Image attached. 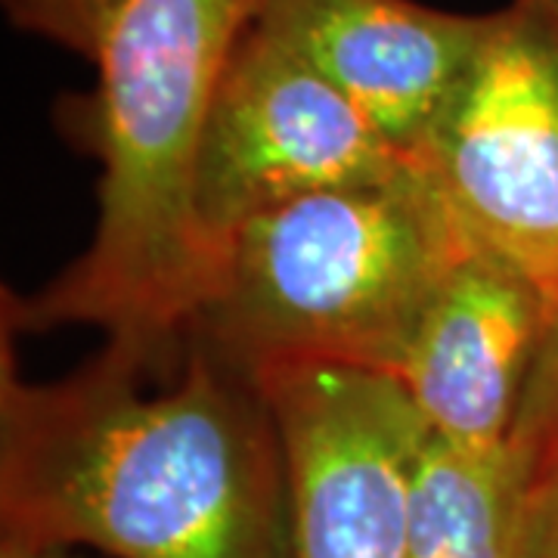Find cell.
<instances>
[{
	"label": "cell",
	"mask_w": 558,
	"mask_h": 558,
	"mask_svg": "<svg viewBox=\"0 0 558 558\" xmlns=\"http://www.w3.org/2000/svg\"><path fill=\"white\" fill-rule=\"evenodd\" d=\"M0 558H84L65 546H38V549H0Z\"/></svg>",
	"instance_id": "cell-13"
},
{
	"label": "cell",
	"mask_w": 558,
	"mask_h": 558,
	"mask_svg": "<svg viewBox=\"0 0 558 558\" xmlns=\"http://www.w3.org/2000/svg\"><path fill=\"white\" fill-rule=\"evenodd\" d=\"M459 227L558 311V0L484 16L475 57L416 149Z\"/></svg>",
	"instance_id": "cell-4"
},
{
	"label": "cell",
	"mask_w": 558,
	"mask_h": 558,
	"mask_svg": "<svg viewBox=\"0 0 558 558\" xmlns=\"http://www.w3.org/2000/svg\"><path fill=\"white\" fill-rule=\"evenodd\" d=\"M264 0H124L97 50V87L62 121L102 161L87 252L35 295H3L7 332L65 323L161 351L183 339L218 252L196 211L202 137L220 78Z\"/></svg>",
	"instance_id": "cell-2"
},
{
	"label": "cell",
	"mask_w": 558,
	"mask_h": 558,
	"mask_svg": "<svg viewBox=\"0 0 558 558\" xmlns=\"http://www.w3.org/2000/svg\"><path fill=\"white\" fill-rule=\"evenodd\" d=\"M416 156L258 20L220 78L202 137L196 211L220 248L240 223L314 193L400 174Z\"/></svg>",
	"instance_id": "cell-6"
},
{
	"label": "cell",
	"mask_w": 558,
	"mask_h": 558,
	"mask_svg": "<svg viewBox=\"0 0 558 558\" xmlns=\"http://www.w3.org/2000/svg\"><path fill=\"white\" fill-rule=\"evenodd\" d=\"M537 509L512 450H465L425 435L413 481L410 558H527Z\"/></svg>",
	"instance_id": "cell-9"
},
{
	"label": "cell",
	"mask_w": 558,
	"mask_h": 558,
	"mask_svg": "<svg viewBox=\"0 0 558 558\" xmlns=\"http://www.w3.org/2000/svg\"><path fill=\"white\" fill-rule=\"evenodd\" d=\"M10 20L94 60L124 0H3Z\"/></svg>",
	"instance_id": "cell-11"
},
{
	"label": "cell",
	"mask_w": 558,
	"mask_h": 558,
	"mask_svg": "<svg viewBox=\"0 0 558 558\" xmlns=\"http://www.w3.org/2000/svg\"><path fill=\"white\" fill-rule=\"evenodd\" d=\"M527 558H558V502L546 512V519L539 521Z\"/></svg>",
	"instance_id": "cell-12"
},
{
	"label": "cell",
	"mask_w": 558,
	"mask_h": 558,
	"mask_svg": "<svg viewBox=\"0 0 558 558\" xmlns=\"http://www.w3.org/2000/svg\"><path fill=\"white\" fill-rule=\"evenodd\" d=\"M252 381L282 440L289 558H410L428 428L403 385L339 363H282Z\"/></svg>",
	"instance_id": "cell-5"
},
{
	"label": "cell",
	"mask_w": 558,
	"mask_h": 558,
	"mask_svg": "<svg viewBox=\"0 0 558 558\" xmlns=\"http://www.w3.org/2000/svg\"><path fill=\"white\" fill-rule=\"evenodd\" d=\"M171 348L106 341L72 376L32 385L3 332L0 549L289 558L286 457L267 400L190 329L156 385Z\"/></svg>",
	"instance_id": "cell-1"
},
{
	"label": "cell",
	"mask_w": 558,
	"mask_h": 558,
	"mask_svg": "<svg viewBox=\"0 0 558 558\" xmlns=\"http://www.w3.org/2000/svg\"><path fill=\"white\" fill-rule=\"evenodd\" d=\"M258 25L416 156L475 57L484 16L416 0H264Z\"/></svg>",
	"instance_id": "cell-8"
},
{
	"label": "cell",
	"mask_w": 558,
	"mask_h": 558,
	"mask_svg": "<svg viewBox=\"0 0 558 558\" xmlns=\"http://www.w3.org/2000/svg\"><path fill=\"white\" fill-rule=\"evenodd\" d=\"M553 307L512 264L472 245L422 317L398 381L428 435L465 450L509 447Z\"/></svg>",
	"instance_id": "cell-7"
},
{
	"label": "cell",
	"mask_w": 558,
	"mask_h": 558,
	"mask_svg": "<svg viewBox=\"0 0 558 558\" xmlns=\"http://www.w3.org/2000/svg\"><path fill=\"white\" fill-rule=\"evenodd\" d=\"M475 242L432 178L400 174L286 202L218 248L190 332L242 376L339 363L398 379L422 317Z\"/></svg>",
	"instance_id": "cell-3"
},
{
	"label": "cell",
	"mask_w": 558,
	"mask_h": 558,
	"mask_svg": "<svg viewBox=\"0 0 558 558\" xmlns=\"http://www.w3.org/2000/svg\"><path fill=\"white\" fill-rule=\"evenodd\" d=\"M509 450L539 519L558 502V311L549 319L521 395Z\"/></svg>",
	"instance_id": "cell-10"
}]
</instances>
